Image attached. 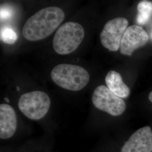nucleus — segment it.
I'll return each mask as SVG.
<instances>
[{"label":"nucleus","instance_id":"nucleus-4","mask_svg":"<svg viewBox=\"0 0 152 152\" xmlns=\"http://www.w3.org/2000/svg\"><path fill=\"white\" fill-rule=\"evenodd\" d=\"M51 105L49 95L41 91H33L22 95L19 100V110L29 119L38 120L48 113Z\"/></svg>","mask_w":152,"mask_h":152},{"label":"nucleus","instance_id":"nucleus-8","mask_svg":"<svg viewBox=\"0 0 152 152\" xmlns=\"http://www.w3.org/2000/svg\"><path fill=\"white\" fill-rule=\"evenodd\" d=\"M121 152H152V131L145 126L135 131L122 147Z\"/></svg>","mask_w":152,"mask_h":152},{"label":"nucleus","instance_id":"nucleus-1","mask_svg":"<svg viewBox=\"0 0 152 152\" xmlns=\"http://www.w3.org/2000/svg\"><path fill=\"white\" fill-rule=\"evenodd\" d=\"M64 18V12L58 7L44 8L31 16L25 23L23 35L29 41L45 39L54 32Z\"/></svg>","mask_w":152,"mask_h":152},{"label":"nucleus","instance_id":"nucleus-14","mask_svg":"<svg viewBox=\"0 0 152 152\" xmlns=\"http://www.w3.org/2000/svg\"><path fill=\"white\" fill-rule=\"evenodd\" d=\"M148 98H149V100H150V102L152 103V91L149 93V96H148Z\"/></svg>","mask_w":152,"mask_h":152},{"label":"nucleus","instance_id":"nucleus-6","mask_svg":"<svg viewBox=\"0 0 152 152\" xmlns=\"http://www.w3.org/2000/svg\"><path fill=\"white\" fill-rule=\"evenodd\" d=\"M128 24V20L122 17L107 22L100 35V41L104 47L111 51H118Z\"/></svg>","mask_w":152,"mask_h":152},{"label":"nucleus","instance_id":"nucleus-13","mask_svg":"<svg viewBox=\"0 0 152 152\" xmlns=\"http://www.w3.org/2000/svg\"><path fill=\"white\" fill-rule=\"evenodd\" d=\"M12 15V11L10 8L7 7H2L1 8L0 15L1 19L2 20H7L10 19Z\"/></svg>","mask_w":152,"mask_h":152},{"label":"nucleus","instance_id":"nucleus-5","mask_svg":"<svg viewBox=\"0 0 152 152\" xmlns=\"http://www.w3.org/2000/svg\"><path fill=\"white\" fill-rule=\"evenodd\" d=\"M92 102L95 108L113 116H119L126 109L124 100L104 85L99 86L95 89Z\"/></svg>","mask_w":152,"mask_h":152},{"label":"nucleus","instance_id":"nucleus-3","mask_svg":"<svg viewBox=\"0 0 152 152\" xmlns=\"http://www.w3.org/2000/svg\"><path fill=\"white\" fill-rule=\"evenodd\" d=\"M84 36V29L80 24L66 22L55 33L53 41V48L58 54H69L79 47Z\"/></svg>","mask_w":152,"mask_h":152},{"label":"nucleus","instance_id":"nucleus-2","mask_svg":"<svg viewBox=\"0 0 152 152\" xmlns=\"http://www.w3.org/2000/svg\"><path fill=\"white\" fill-rule=\"evenodd\" d=\"M51 77L58 86L73 91L81 90L90 81L89 73L84 68L71 64L55 66L51 72Z\"/></svg>","mask_w":152,"mask_h":152},{"label":"nucleus","instance_id":"nucleus-12","mask_svg":"<svg viewBox=\"0 0 152 152\" xmlns=\"http://www.w3.org/2000/svg\"><path fill=\"white\" fill-rule=\"evenodd\" d=\"M16 32L11 28L5 27L1 29V39L4 43L9 45L14 44L17 40Z\"/></svg>","mask_w":152,"mask_h":152},{"label":"nucleus","instance_id":"nucleus-15","mask_svg":"<svg viewBox=\"0 0 152 152\" xmlns=\"http://www.w3.org/2000/svg\"><path fill=\"white\" fill-rule=\"evenodd\" d=\"M5 99V100L6 102H7V103H9V102H10V101H9V99L8 98H5V99Z\"/></svg>","mask_w":152,"mask_h":152},{"label":"nucleus","instance_id":"nucleus-9","mask_svg":"<svg viewBox=\"0 0 152 152\" xmlns=\"http://www.w3.org/2000/svg\"><path fill=\"white\" fill-rule=\"evenodd\" d=\"M17 129L16 113L14 108L6 104L0 105V138L2 140L14 136Z\"/></svg>","mask_w":152,"mask_h":152},{"label":"nucleus","instance_id":"nucleus-11","mask_svg":"<svg viewBox=\"0 0 152 152\" xmlns=\"http://www.w3.org/2000/svg\"><path fill=\"white\" fill-rule=\"evenodd\" d=\"M137 22L141 25L145 24L152 16V2L141 1L137 5Z\"/></svg>","mask_w":152,"mask_h":152},{"label":"nucleus","instance_id":"nucleus-16","mask_svg":"<svg viewBox=\"0 0 152 152\" xmlns=\"http://www.w3.org/2000/svg\"><path fill=\"white\" fill-rule=\"evenodd\" d=\"M16 88H17V90H18V91H19V90H20L19 87H18V86H17V87H16Z\"/></svg>","mask_w":152,"mask_h":152},{"label":"nucleus","instance_id":"nucleus-10","mask_svg":"<svg viewBox=\"0 0 152 152\" xmlns=\"http://www.w3.org/2000/svg\"><path fill=\"white\" fill-rule=\"evenodd\" d=\"M105 81L107 87L118 96L126 98L130 95V88L125 84L122 76L117 72L109 71L105 77Z\"/></svg>","mask_w":152,"mask_h":152},{"label":"nucleus","instance_id":"nucleus-7","mask_svg":"<svg viewBox=\"0 0 152 152\" xmlns=\"http://www.w3.org/2000/svg\"><path fill=\"white\" fill-rule=\"evenodd\" d=\"M149 36L142 28L132 25L126 29L120 45V52L122 55L131 56L134 51L146 45Z\"/></svg>","mask_w":152,"mask_h":152}]
</instances>
